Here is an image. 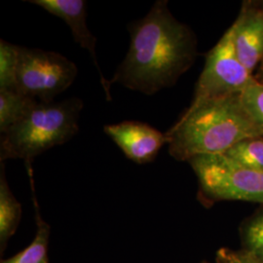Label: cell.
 I'll return each mask as SVG.
<instances>
[{"mask_svg":"<svg viewBox=\"0 0 263 263\" xmlns=\"http://www.w3.org/2000/svg\"><path fill=\"white\" fill-rule=\"evenodd\" d=\"M244 240L246 252L263 261V209L247 222Z\"/></svg>","mask_w":263,"mask_h":263,"instance_id":"obj_16","label":"cell"},{"mask_svg":"<svg viewBox=\"0 0 263 263\" xmlns=\"http://www.w3.org/2000/svg\"><path fill=\"white\" fill-rule=\"evenodd\" d=\"M128 30L130 47L110 85L119 83L151 96L176 84L197 57L195 33L172 15L167 1H156Z\"/></svg>","mask_w":263,"mask_h":263,"instance_id":"obj_1","label":"cell"},{"mask_svg":"<svg viewBox=\"0 0 263 263\" xmlns=\"http://www.w3.org/2000/svg\"><path fill=\"white\" fill-rule=\"evenodd\" d=\"M204 194L213 200L263 204V173L245 167L224 153L188 160Z\"/></svg>","mask_w":263,"mask_h":263,"instance_id":"obj_4","label":"cell"},{"mask_svg":"<svg viewBox=\"0 0 263 263\" xmlns=\"http://www.w3.org/2000/svg\"><path fill=\"white\" fill-rule=\"evenodd\" d=\"M104 130L125 156L138 164L153 162L162 146L168 144L166 134L139 121L106 125Z\"/></svg>","mask_w":263,"mask_h":263,"instance_id":"obj_7","label":"cell"},{"mask_svg":"<svg viewBox=\"0 0 263 263\" xmlns=\"http://www.w3.org/2000/svg\"><path fill=\"white\" fill-rule=\"evenodd\" d=\"M169 153L178 161L222 154L240 141L262 138L245 108L241 94L230 96L184 112L166 134Z\"/></svg>","mask_w":263,"mask_h":263,"instance_id":"obj_2","label":"cell"},{"mask_svg":"<svg viewBox=\"0 0 263 263\" xmlns=\"http://www.w3.org/2000/svg\"><path fill=\"white\" fill-rule=\"evenodd\" d=\"M257 7H258L259 9L263 10V1H260V2H259V4L257 5Z\"/></svg>","mask_w":263,"mask_h":263,"instance_id":"obj_18","label":"cell"},{"mask_svg":"<svg viewBox=\"0 0 263 263\" xmlns=\"http://www.w3.org/2000/svg\"><path fill=\"white\" fill-rule=\"evenodd\" d=\"M29 3L37 5L39 7L46 10L48 13L63 20L72 31V35L77 44L83 49H86L92 58L93 64L96 66L100 82L103 86L106 101H111L110 95V83L109 80L105 79L96 54V43L97 39L86 24V1L84 0H30Z\"/></svg>","mask_w":263,"mask_h":263,"instance_id":"obj_8","label":"cell"},{"mask_svg":"<svg viewBox=\"0 0 263 263\" xmlns=\"http://www.w3.org/2000/svg\"><path fill=\"white\" fill-rule=\"evenodd\" d=\"M32 189V188H31ZM33 194V203L36 211V221H37V232L32 243L26 248L23 252L15 255L14 257L5 260L2 263H48L47 247L49 238V226L41 219L38 211L36 198Z\"/></svg>","mask_w":263,"mask_h":263,"instance_id":"obj_12","label":"cell"},{"mask_svg":"<svg viewBox=\"0 0 263 263\" xmlns=\"http://www.w3.org/2000/svg\"><path fill=\"white\" fill-rule=\"evenodd\" d=\"M217 263H263V261L247 252L234 253L227 250H221L217 254Z\"/></svg>","mask_w":263,"mask_h":263,"instance_id":"obj_17","label":"cell"},{"mask_svg":"<svg viewBox=\"0 0 263 263\" xmlns=\"http://www.w3.org/2000/svg\"><path fill=\"white\" fill-rule=\"evenodd\" d=\"M79 98L36 105L8 131L1 134L0 160L31 161L37 155L71 140L79 130L83 109Z\"/></svg>","mask_w":263,"mask_h":263,"instance_id":"obj_3","label":"cell"},{"mask_svg":"<svg viewBox=\"0 0 263 263\" xmlns=\"http://www.w3.org/2000/svg\"><path fill=\"white\" fill-rule=\"evenodd\" d=\"M241 99L245 108L263 137V83L254 79L242 92Z\"/></svg>","mask_w":263,"mask_h":263,"instance_id":"obj_15","label":"cell"},{"mask_svg":"<svg viewBox=\"0 0 263 263\" xmlns=\"http://www.w3.org/2000/svg\"><path fill=\"white\" fill-rule=\"evenodd\" d=\"M19 47L2 39L0 41V90L16 89Z\"/></svg>","mask_w":263,"mask_h":263,"instance_id":"obj_14","label":"cell"},{"mask_svg":"<svg viewBox=\"0 0 263 263\" xmlns=\"http://www.w3.org/2000/svg\"><path fill=\"white\" fill-rule=\"evenodd\" d=\"M254 80L252 73L236 54L233 29L230 27L209 52L205 67L198 80L194 99L185 112H191L213 101L242 94Z\"/></svg>","mask_w":263,"mask_h":263,"instance_id":"obj_5","label":"cell"},{"mask_svg":"<svg viewBox=\"0 0 263 263\" xmlns=\"http://www.w3.org/2000/svg\"><path fill=\"white\" fill-rule=\"evenodd\" d=\"M77 66L60 53L19 47L16 89L42 103L66 91L77 76Z\"/></svg>","mask_w":263,"mask_h":263,"instance_id":"obj_6","label":"cell"},{"mask_svg":"<svg viewBox=\"0 0 263 263\" xmlns=\"http://www.w3.org/2000/svg\"><path fill=\"white\" fill-rule=\"evenodd\" d=\"M231 27L236 54L252 73L263 59V10L246 6Z\"/></svg>","mask_w":263,"mask_h":263,"instance_id":"obj_9","label":"cell"},{"mask_svg":"<svg viewBox=\"0 0 263 263\" xmlns=\"http://www.w3.org/2000/svg\"><path fill=\"white\" fill-rule=\"evenodd\" d=\"M245 167L263 173V140L253 138L238 142L224 153Z\"/></svg>","mask_w":263,"mask_h":263,"instance_id":"obj_13","label":"cell"},{"mask_svg":"<svg viewBox=\"0 0 263 263\" xmlns=\"http://www.w3.org/2000/svg\"><path fill=\"white\" fill-rule=\"evenodd\" d=\"M21 205L10 191L4 174V165L1 162L0 178V239L5 243L17 229L21 219Z\"/></svg>","mask_w":263,"mask_h":263,"instance_id":"obj_11","label":"cell"},{"mask_svg":"<svg viewBox=\"0 0 263 263\" xmlns=\"http://www.w3.org/2000/svg\"><path fill=\"white\" fill-rule=\"evenodd\" d=\"M37 100L17 89L0 90V132L8 131L37 104Z\"/></svg>","mask_w":263,"mask_h":263,"instance_id":"obj_10","label":"cell"},{"mask_svg":"<svg viewBox=\"0 0 263 263\" xmlns=\"http://www.w3.org/2000/svg\"><path fill=\"white\" fill-rule=\"evenodd\" d=\"M261 70H262V72H263V63H262V66H261Z\"/></svg>","mask_w":263,"mask_h":263,"instance_id":"obj_19","label":"cell"}]
</instances>
